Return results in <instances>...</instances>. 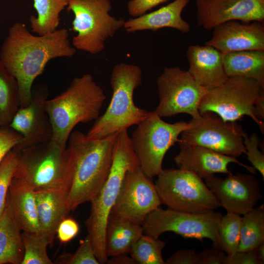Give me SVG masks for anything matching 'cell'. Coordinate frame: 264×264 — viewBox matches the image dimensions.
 <instances>
[{"label":"cell","mask_w":264,"mask_h":264,"mask_svg":"<svg viewBox=\"0 0 264 264\" xmlns=\"http://www.w3.org/2000/svg\"><path fill=\"white\" fill-rule=\"evenodd\" d=\"M60 264H99L95 256L90 239L88 235L80 241L77 250L73 254L64 253L55 261Z\"/></svg>","instance_id":"34"},{"label":"cell","mask_w":264,"mask_h":264,"mask_svg":"<svg viewBox=\"0 0 264 264\" xmlns=\"http://www.w3.org/2000/svg\"><path fill=\"white\" fill-rule=\"evenodd\" d=\"M228 77L253 79L264 88V50H243L222 53Z\"/></svg>","instance_id":"25"},{"label":"cell","mask_w":264,"mask_h":264,"mask_svg":"<svg viewBox=\"0 0 264 264\" xmlns=\"http://www.w3.org/2000/svg\"><path fill=\"white\" fill-rule=\"evenodd\" d=\"M143 234L142 225L111 212L105 236V250L108 257L128 253L132 244Z\"/></svg>","instance_id":"24"},{"label":"cell","mask_w":264,"mask_h":264,"mask_svg":"<svg viewBox=\"0 0 264 264\" xmlns=\"http://www.w3.org/2000/svg\"><path fill=\"white\" fill-rule=\"evenodd\" d=\"M22 136L9 126L0 127V163L8 152L20 142Z\"/></svg>","instance_id":"36"},{"label":"cell","mask_w":264,"mask_h":264,"mask_svg":"<svg viewBox=\"0 0 264 264\" xmlns=\"http://www.w3.org/2000/svg\"><path fill=\"white\" fill-rule=\"evenodd\" d=\"M155 186L162 204L176 211L202 213L220 207L203 179L180 168L162 169Z\"/></svg>","instance_id":"9"},{"label":"cell","mask_w":264,"mask_h":264,"mask_svg":"<svg viewBox=\"0 0 264 264\" xmlns=\"http://www.w3.org/2000/svg\"><path fill=\"white\" fill-rule=\"evenodd\" d=\"M116 133L90 138L72 131L67 143L73 163V175L67 201L68 212L90 201L105 182L113 157Z\"/></svg>","instance_id":"2"},{"label":"cell","mask_w":264,"mask_h":264,"mask_svg":"<svg viewBox=\"0 0 264 264\" xmlns=\"http://www.w3.org/2000/svg\"><path fill=\"white\" fill-rule=\"evenodd\" d=\"M190 0H174L156 10L125 21L123 27L128 33L163 28L176 29L183 33L191 30L190 24L182 19V12Z\"/></svg>","instance_id":"21"},{"label":"cell","mask_w":264,"mask_h":264,"mask_svg":"<svg viewBox=\"0 0 264 264\" xmlns=\"http://www.w3.org/2000/svg\"><path fill=\"white\" fill-rule=\"evenodd\" d=\"M48 95L45 85L33 87L30 103L20 107L9 124L8 126L22 136L14 148L18 152L51 139L52 128L45 107Z\"/></svg>","instance_id":"15"},{"label":"cell","mask_w":264,"mask_h":264,"mask_svg":"<svg viewBox=\"0 0 264 264\" xmlns=\"http://www.w3.org/2000/svg\"><path fill=\"white\" fill-rule=\"evenodd\" d=\"M258 258L254 249L245 252L237 251L227 255L225 264H263Z\"/></svg>","instance_id":"40"},{"label":"cell","mask_w":264,"mask_h":264,"mask_svg":"<svg viewBox=\"0 0 264 264\" xmlns=\"http://www.w3.org/2000/svg\"><path fill=\"white\" fill-rule=\"evenodd\" d=\"M19 152L12 149L0 163V216L6 205L9 188L18 163Z\"/></svg>","instance_id":"33"},{"label":"cell","mask_w":264,"mask_h":264,"mask_svg":"<svg viewBox=\"0 0 264 264\" xmlns=\"http://www.w3.org/2000/svg\"><path fill=\"white\" fill-rule=\"evenodd\" d=\"M243 142L247 159L256 170L260 172L264 178V154L259 149L260 139L256 133L248 135L243 132Z\"/></svg>","instance_id":"35"},{"label":"cell","mask_w":264,"mask_h":264,"mask_svg":"<svg viewBox=\"0 0 264 264\" xmlns=\"http://www.w3.org/2000/svg\"><path fill=\"white\" fill-rule=\"evenodd\" d=\"M106 264H136L135 261L127 254H121L111 257L108 259Z\"/></svg>","instance_id":"42"},{"label":"cell","mask_w":264,"mask_h":264,"mask_svg":"<svg viewBox=\"0 0 264 264\" xmlns=\"http://www.w3.org/2000/svg\"><path fill=\"white\" fill-rule=\"evenodd\" d=\"M6 202L22 231H40L35 192L30 187L13 178Z\"/></svg>","instance_id":"23"},{"label":"cell","mask_w":264,"mask_h":264,"mask_svg":"<svg viewBox=\"0 0 264 264\" xmlns=\"http://www.w3.org/2000/svg\"><path fill=\"white\" fill-rule=\"evenodd\" d=\"M22 239L24 256L21 264H52L47 253L49 242L40 232L22 231Z\"/></svg>","instance_id":"31"},{"label":"cell","mask_w":264,"mask_h":264,"mask_svg":"<svg viewBox=\"0 0 264 264\" xmlns=\"http://www.w3.org/2000/svg\"><path fill=\"white\" fill-rule=\"evenodd\" d=\"M159 102L154 110L160 117L187 113L199 117V106L208 89L198 85L188 71L164 68L157 79Z\"/></svg>","instance_id":"13"},{"label":"cell","mask_w":264,"mask_h":264,"mask_svg":"<svg viewBox=\"0 0 264 264\" xmlns=\"http://www.w3.org/2000/svg\"><path fill=\"white\" fill-rule=\"evenodd\" d=\"M168 0H130L127 4V10L130 15L133 18L142 16Z\"/></svg>","instance_id":"38"},{"label":"cell","mask_w":264,"mask_h":264,"mask_svg":"<svg viewBox=\"0 0 264 264\" xmlns=\"http://www.w3.org/2000/svg\"><path fill=\"white\" fill-rule=\"evenodd\" d=\"M255 115L257 119L264 122V92L261 93L255 105Z\"/></svg>","instance_id":"43"},{"label":"cell","mask_w":264,"mask_h":264,"mask_svg":"<svg viewBox=\"0 0 264 264\" xmlns=\"http://www.w3.org/2000/svg\"><path fill=\"white\" fill-rule=\"evenodd\" d=\"M140 167L127 130L117 133L113 157L109 176L96 195L90 201L89 216L86 226L95 256L99 264H106L108 259L105 250L107 220L116 202L126 174Z\"/></svg>","instance_id":"4"},{"label":"cell","mask_w":264,"mask_h":264,"mask_svg":"<svg viewBox=\"0 0 264 264\" xmlns=\"http://www.w3.org/2000/svg\"><path fill=\"white\" fill-rule=\"evenodd\" d=\"M189 127L184 121L166 122L154 111H149L136 125L131 140L140 167L147 176L153 178L161 172L166 153Z\"/></svg>","instance_id":"8"},{"label":"cell","mask_w":264,"mask_h":264,"mask_svg":"<svg viewBox=\"0 0 264 264\" xmlns=\"http://www.w3.org/2000/svg\"><path fill=\"white\" fill-rule=\"evenodd\" d=\"M264 88L253 79L228 77L222 85L207 90L200 103L199 112H213L230 122H236L247 115L264 133V123L255 115V105Z\"/></svg>","instance_id":"10"},{"label":"cell","mask_w":264,"mask_h":264,"mask_svg":"<svg viewBox=\"0 0 264 264\" xmlns=\"http://www.w3.org/2000/svg\"><path fill=\"white\" fill-rule=\"evenodd\" d=\"M222 216L215 210L191 213L159 207L147 215L142 227L143 234L155 238L166 232L200 241L207 238L212 242L213 247L221 250L218 227Z\"/></svg>","instance_id":"11"},{"label":"cell","mask_w":264,"mask_h":264,"mask_svg":"<svg viewBox=\"0 0 264 264\" xmlns=\"http://www.w3.org/2000/svg\"><path fill=\"white\" fill-rule=\"evenodd\" d=\"M242 217L233 213L222 216L218 227V234L221 250L227 255L238 250Z\"/></svg>","instance_id":"32"},{"label":"cell","mask_w":264,"mask_h":264,"mask_svg":"<svg viewBox=\"0 0 264 264\" xmlns=\"http://www.w3.org/2000/svg\"><path fill=\"white\" fill-rule=\"evenodd\" d=\"M152 179L140 167L128 171L111 212L142 225L147 215L162 204Z\"/></svg>","instance_id":"14"},{"label":"cell","mask_w":264,"mask_h":264,"mask_svg":"<svg viewBox=\"0 0 264 264\" xmlns=\"http://www.w3.org/2000/svg\"><path fill=\"white\" fill-rule=\"evenodd\" d=\"M165 262L166 264H197V253L193 249L179 250Z\"/></svg>","instance_id":"41"},{"label":"cell","mask_w":264,"mask_h":264,"mask_svg":"<svg viewBox=\"0 0 264 264\" xmlns=\"http://www.w3.org/2000/svg\"><path fill=\"white\" fill-rule=\"evenodd\" d=\"M68 37L65 28L36 36L22 22H15L10 27L0 48V61L18 82L20 107L30 103L33 83L48 62L75 55L76 49Z\"/></svg>","instance_id":"1"},{"label":"cell","mask_w":264,"mask_h":264,"mask_svg":"<svg viewBox=\"0 0 264 264\" xmlns=\"http://www.w3.org/2000/svg\"><path fill=\"white\" fill-rule=\"evenodd\" d=\"M258 258L264 263V242L254 248Z\"/></svg>","instance_id":"44"},{"label":"cell","mask_w":264,"mask_h":264,"mask_svg":"<svg viewBox=\"0 0 264 264\" xmlns=\"http://www.w3.org/2000/svg\"><path fill=\"white\" fill-rule=\"evenodd\" d=\"M198 25L211 30L230 21L264 22V0H195Z\"/></svg>","instance_id":"17"},{"label":"cell","mask_w":264,"mask_h":264,"mask_svg":"<svg viewBox=\"0 0 264 264\" xmlns=\"http://www.w3.org/2000/svg\"><path fill=\"white\" fill-rule=\"evenodd\" d=\"M79 226L73 219L65 218L60 223L57 230V238L62 243H67L78 234Z\"/></svg>","instance_id":"37"},{"label":"cell","mask_w":264,"mask_h":264,"mask_svg":"<svg viewBox=\"0 0 264 264\" xmlns=\"http://www.w3.org/2000/svg\"><path fill=\"white\" fill-rule=\"evenodd\" d=\"M179 153L174 158L178 168L192 172L204 179L217 173L229 174L230 163H235L246 169L253 175L256 170L240 162L237 157L225 155L207 148L178 142Z\"/></svg>","instance_id":"19"},{"label":"cell","mask_w":264,"mask_h":264,"mask_svg":"<svg viewBox=\"0 0 264 264\" xmlns=\"http://www.w3.org/2000/svg\"><path fill=\"white\" fill-rule=\"evenodd\" d=\"M261 22L245 24L230 21L213 29L205 43L222 53L243 50H264V26Z\"/></svg>","instance_id":"18"},{"label":"cell","mask_w":264,"mask_h":264,"mask_svg":"<svg viewBox=\"0 0 264 264\" xmlns=\"http://www.w3.org/2000/svg\"><path fill=\"white\" fill-rule=\"evenodd\" d=\"M20 107L18 82L0 61V127L9 126Z\"/></svg>","instance_id":"28"},{"label":"cell","mask_w":264,"mask_h":264,"mask_svg":"<svg viewBox=\"0 0 264 264\" xmlns=\"http://www.w3.org/2000/svg\"><path fill=\"white\" fill-rule=\"evenodd\" d=\"M141 84L142 70L139 66L123 63L116 65L110 77L112 94L110 104L86 136L101 138L127 130L144 120L149 111L137 107L133 101L134 91Z\"/></svg>","instance_id":"6"},{"label":"cell","mask_w":264,"mask_h":264,"mask_svg":"<svg viewBox=\"0 0 264 264\" xmlns=\"http://www.w3.org/2000/svg\"><path fill=\"white\" fill-rule=\"evenodd\" d=\"M106 97L90 74L73 79L69 87L45 102L52 128L51 140L67 147L74 128L80 123L95 120Z\"/></svg>","instance_id":"3"},{"label":"cell","mask_w":264,"mask_h":264,"mask_svg":"<svg viewBox=\"0 0 264 264\" xmlns=\"http://www.w3.org/2000/svg\"><path fill=\"white\" fill-rule=\"evenodd\" d=\"M203 179L227 213L243 215L263 197L259 181L253 174L230 172L225 178L213 175Z\"/></svg>","instance_id":"16"},{"label":"cell","mask_w":264,"mask_h":264,"mask_svg":"<svg viewBox=\"0 0 264 264\" xmlns=\"http://www.w3.org/2000/svg\"><path fill=\"white\" fill-rule=\"evenodd\" d=\"M69 190L54 189L35 192L40 232L52 246L57 228L69 213L67 201Z\"/></svg>","instance_id":"22"},{"label":"cell","mask_w":264,"mask_h":264,"mask_svg":"<svg viewBox=\"0 0 264 264\" xmlns=\"http://www.w3.org/2000/svg\"><path fill=\"white\" fill-rule=\"evenodd\" d=\"M188 72L200 86L209 89L222 85L228 78L223 67L222 53L204 44L191 45L187 50Z\"/></svg>","instance_id":"20"},{"label":"cell","mask_w":264,"mask_h":264,"mask_svg":"<svg viewBox=\"0 0 264 264\" xmlns=\"http://www.w3.org/2000/svg\"><path fill=\"white\" fill-rule=\"evenodd\" d=\"M227 254L212 247L197 253V264H225Z\"/></svg>","instance_id":"39"},{"label":"cell","mask_w":264,"mask_h":264,"mask_svg":"<svg viewBox=\"0 0 264 264\" xmlns=\"http://www.w3.org/2000/svg\"><path fill=\"white\" fill-rule=\"evenodd\" d=\"M67 12L74 19L72 29L77 33L72 39L73 47L95 55L102 51L105 43L123 27L125 21L110 14V0H67Z\"/></svg>","instance_id":"7"},{"label":"cell","mask_w":264,"mask_h":264,"mask_svg":"<svg viewBox=\"0 0 264 264\" xmlns=\"http://www.w3.org/2000/svg\"><path fill=\"white\" fill-rule=\"evenodd\" d=\"M73 163L67 147L50 140L19 152L13 178L34 192L54 189L70 190Z\"/></svg>","instance_id":"5"},{"label":"cell","mask_w":264,"mask_h":264,"mask_svg":"<svg viewBox=\"0 0 264 264\" xmlns=\"http://www.w3.org/2000/svg\"><path fill=\"white\" fill-rule=\"evenodd\" d=\"M188 123L189 127L181 133L178 142L237 158L245 154L244 131L237 122L225 121L215 113L206 111Z\"/></svg>","instance_id":"12"},{"label":"cell","mask_w":264,"mask_h":264,"mask_svg":"<svg viewBox=\"0 0 264 264\" xmlns=\"http://www.w3.org/2000/svg\"><path fill=\"white\" fill-rule=\"evenodd\" d=\"M242 217L238 251L254 249L264 242V206L253 208Z\"/></svg>","instance_id":"29"},{"label":"cell","mask_w":264,"mask_h":264,"mask_svg":"<svg viewBox=\"0 0 264 264\" xmlns=\"http://www.w3.org/2000/svg\"><path fill=\"white\" fill-rule=\"evenodd\" d=\"M21 231L6 202L0 216V264H21L24 256Z\"/></svg>","instance_id":"26"},{"label":"cell","mask_w":264,"mask_h":264,"mask_svg":"<svg viewBox=\"0 0 264 264\" xmlns=\"http://www.w3.org/2000/svg\"><path fill=\"white\" fill-rule=\"evenodd\" d=\"M166 242L147 234H142L131 246L128 253L139 264H166L162 251Z\"/></svg>","instance_id":"30"},{"label":"cell","mask_w":264,"mask_h":264,"mask_svg":"<svg viewBox=\"0 0 264 264\" xmlns=\"http://www.w3.org/2000/svg\"><path fill=\"white\" fill-rule=\"evenodd\" d=\"M37 16L30 18L33 32L44 35L57 29L60 22V15L67 6V0H33Z\"/></svg>","instance_id":"27"}]
</instances>
